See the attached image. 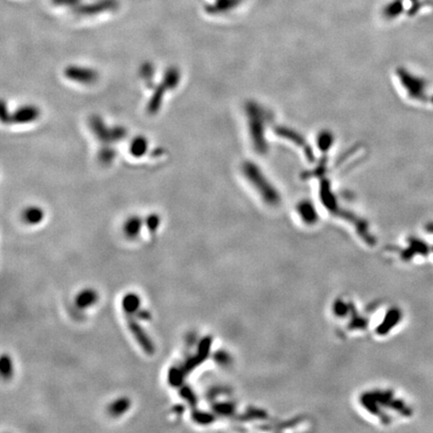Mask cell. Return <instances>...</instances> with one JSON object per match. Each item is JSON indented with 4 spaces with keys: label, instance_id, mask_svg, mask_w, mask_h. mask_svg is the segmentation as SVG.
Here are the masks:
<instances>
[{
    "label": "cell",
    "instance_id": "cell-1",
    "mask_svg": "<svg viewBox=\"0 0 433 433\" xmlns=\"http://www.w3.org/2000/svg\"><path fill=\"white\" fill-rule=\"evenodd\" d=\"M127 323L131 333L133 334L142 349L149 355L153 354L154 350H156L154 349L153 342L151 341L144 329L141 326V324L132 315H127Z\"/></svg>",
    "mask_w": 433,
    "mask_h": 433
},
{
    "label": "cell",
    "instance_id": "cell-2",
    "mask_svg": "<svg viewBox=\"0 0 433 433\" xmlns=\"http://www.w3.org/2000/svg\"><path fill=\"white\" fill-rule=\"evenodd\" d=\"M210 345H211V340L209 338H206L203 340L202 343H201V346H200V349L197 352V354L180 368V371H181L183 376L190 373L192 370H194L195 367H197L200 363L203 362V360L207 357V354H208L209 349H210Z\"/></svg>",
    "mask_w": 433,
    "mask_h": 433
},
{
    "label": "cell",
    "instance_id": "cell-3",
    "mask_svg": "<svg viewBox=\"0 0 433 433\" xmlns=\"http://www.w3.org/2000/svg\"><path fill=\"white\" fill-rule=\"evenodd\" d=\"M140 305L141 299L135 293L127 294L125 298L122 299V308L127 315H134L135 313H137L140 309Z\"/></svg>",
    "mask_w": 433,
    "mask_h": 433
},
{
    "label": "cell",
    "instance_id": "cell-4",
    "mask_svg": "<svg viewBox=\"0 0 433 433\" xmlns=\"http://www.w3.org/2000/svg\"><path fill=\"white\" fill-rule=\"evenodd\" d=\"M131 406V401L130 399L126 398V397H121L116 399L114 402L109 405L108 411L111 415L113 416H118L125 413Z\"/></svg>",
    "mask_w": 433,
    "mask_h": 433
},
{
    "label": "cell",
    "instance_id": "cell-5",
    "mask_svg": "<svg viewBox=\"0 0 433 433\" xmlns=\"http://www.w3.org/2000/svg\"><path fill=\"white\" fill-rule=\"evenodd\" d=\"M98 300V295L94 290H84L76 297V304L80 308H86L94 305Z\"/></svg>",
    "mask_w": 433,
    "mask_h": 433
},
{
    "label": "cell",
    "instance_id": "cell-6",
    "mask_svg": "<svg viewBox=\"0 0 433 433\" xmlns=\"http://www.w3.org/2000/svg\"><path fill=\"white\" fill-rule=\"evenodd\" d=\"M42 211L36 208H32L24 213V220L29 224H37L42 220Z\"/></svg>",
    "mask_w": 433,
    "mask_h": 433
},
{
    "label": "cell",
    "instance_id": "cell-7",
    "mask_svg": "<svg viewBox=\"0 0 433 433\" xmlns=\"http://www.w3.org/2000/svg\"><path fill=\"white\" fill-rule=\"evenodd\" d=\"M141 227H142V222H141L139 219H136V218H135V219L130 220V221L126 224L125 232H126V234H127L129 237L134 238V237H136V236L139 235L140 230H141Z\"/></svg>",
    "mask_w": 433,
    "mask_h": 433
},
{
    "label": "cell",
    "instance_id": "cell-8",
    "mask_svg": "<svg viewBox=\"0 0 433 433\" xmlns=\"http://www.w3.org/2000/svg\"><path fill=\"white\" fill-rule=\"evenodd\" d=\"M13 372V366L8 356H3L1 359V373L4 378H9Z\"/></svg>",
    "mask_w": 433,
    "mask_h": 433
},
{
    "label": "cell",
    "instance_id": "cell-9",
    "mask_svg": "<svg viewBox=\"0 0 433 433\" xmlns=\"http://www.w3.org/2000/svg\"><path fill=\"white\" fill-rule=\"evenodd\" d=\"M181 396H182L183 398L187 399V400L190 402V403H192V404H196V398H195V395H194L193 392L190 390V388H188V387H183L182 390H181Z\"/></svg>",
    "mask_w": 433,
    "mask_h": 433
},
{
    "label": "cell",
    "instance_id": "cell-10",
    "mask_svg": "<svg viewBox=\"0 0 433 433\" xmlns=\"http://www.w3.org/2000/svg\"><path fill=\"white\" fill-rule=\"evenodd\" d=\"M159 226V218L157 216H150L147 220V227L150 231H154Z\"/></svg>",
    "mask_w": 433,
    "mask_h": 433
},
{
    "label": "cell",
    "instance_id": "cell-11",
    "mask_svg": "<svg viewBox=\"0 0 433 433\" xmlns=\"http://www.w3.org/2000/svg\"><path fill=\"white\" fill-rule=\"evenodd\" d=\"M430 230H431V232H433V225L431 226V229H430Z\"/></svg>",
    "mask_w": 433,
    "mask_h": 433
},
{
    "label": "cell",
    "instance_id": "cell-12",
    "mask_svg": "<svg viewBox=\"0 0 433 433\" xmlns=\"http://www.w3.org/2000/svg\"><path fill=\"white\" fill-rule=\"evenodd\" d=\"M432 250H433V249H432Z\"/></svg>",
    "mask_w": 433,
    "mask_h": 433
}]
</instances>
